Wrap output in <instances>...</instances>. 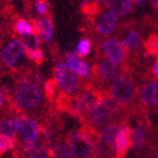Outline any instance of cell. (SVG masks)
<instances>
[{
    "mask_svg": "<svg viewBox=\"0 0 158 158\" xmlns=\"http://www.w3.org/2000/svg\"><path fill=\"white\" fill-rule=\"evenodd\" d=\"M92 1H94V2L100 3V2H108L110 0H92Z\"/></svg>",
    "mask_w": 158,
    "mask_h": 158,
    "instance_id": "obj_34",
    "label": "cell"
},
{
    "mask_svg": "<svg viewBox=\"0 0 158 158\" xmlns=\"http://www.w3.org/2000/svg\"><path fill=\"white\" fill-rule=\"evenodd\" d=\"M13 30L16 33H18L19 35H29V34L35 33L34 32V27L31 22L27 21L24 19H19L17 20L15 26H13Z\"/></svg>",
    "mask_w": 158,
    "mask_h": 158,
    "instance_id": "obj_21",
    "label": "cell"
},
{
    "mask_svg": "<svg viewBox=\"0 0 158 158\" xmlns=\"http://www.w3.org/2000/svg\"><path fill=\"white\" fill-rule=\"evenodd\" d=\"M40 125L32 117L27 115H19L18 117V136H20L21 142L18 144H32L39 140Z\"/></svg>",
    "mask_w": 158,
    "mask_h": 158,
    "instance_id": "obj_7",
    "label": "cell"
},
{
    "mask_svg": "<svg viewBox=\"0 0 158 158\" xmlns=\"http://www.w3.org/2000/svg\"><path fill=\"white\" fill-rule=\"evenodd\" d=\"M101 47L103 53L107 56L108 60L117 65H123L126 60V50L121 42H118L116 39H105L102 41Z\"/></svg>",
    "mask_w": 158,
    "mask_h": 158,
    "instance_id": "obj_11",
    "label": "cell"
},
{
    "mask_svg": "<svg viewBox=\"0 0 158 158\" xmlns=\"http://www.w3.org/2000/svg\"><path fill=\"white\" fill-rule=\"evenodd\" d=\"M34 9H35L38 15L45 17L49 12V5L45 0H37L34 2Z\"/></svg>",
    "mask_w": 158,
    "mask_h": 158,
    "instance_id": "obj_28",
    "label": "cell"
},
{
    "mask_svg": "<svg viewBox=\"0 0 158 158\" xmlns=\"http://www.w3.org/2000/svg\"><path fill=\"white\" fill-rule=\"evenodd\" d=\"M17 148V142L7 135L0 134V158H2L6 153Z\"/></svg>",
    "mask_w": 158,
    "mask_h": 158,
    "instance_id": "obj_23",
    "label": "cell"
},
{
    "mask_svg": "<svg viewBox=\"0 0 158 158\" xmlns=\"http://www.w3.org/2000/svg\"><path fill=\"white\" fill-rule=\"evenodd\" d=\"M137 113L140 116V111ZM154 138L155 135L150 129L149 122L145 116L142 115L137 125L132 129V142L135 153L138 154V156L143 155L153 143Z\"/></svg>",
    "mask_w": 158,
    "mask_h": 158,
    "instance_id": "obj_4",
    "label": "cell"
},
{
    "mask_svg": "<svg viewBox=\"0 0 158 158\" xmlns=\"http://www.w3.org/2000/svg\"><path fill=\"white\" fill-rule=\"evenodd\" d=\"M110 94L122 108L134 110L136 105L137 89L133 79L126 74H119L111 84H110Z\"/></svg>",
    "mask_w": 158,
    "mask_h": 158,
    "instance_id": "obj_3",
    "label": "cell"
},
{
    "mask_svg": "<svg viewBox=\"0 0 158 158\" xmlns=\"http://www.w3.org/2000/svg\"><path fill=\"white\" fill-rule=\"evenodd\" d=\"M116 26H117V16L111 12V11H107L98 21L95 28L101 35L106 37V35H110V34L113 33Z\"/></svg>",
    "mask_w": 158,
    "mask_h": 158,
    "instance_id": "obj_17",
    "label": "cell"
},
{
    "mask_svg": "<svg viewBox=\"0 0 158 158\" xmlns=\"http://www.w3.org/2000/svg\"><path fill=\"white\" fill-rule=\"evenodd\" d=\"M34 32L38 35H41L44 41L50 42L53 35V23L51 17L45 16L42 18H37L33 20Z\"/></svg>",
    "mask_w": 158,
    "mask_h": 158,
    "instance_id": "obj_18",
    "label": "cell"
},
{
    "mask_svg": "<svg viewBox=\"0 0 158 158\" xmlns=\"http://www.w3.org/2000/svg\"><path fill=\"white\" fill-rule=\"evenodd\" d=\"M2 103H3V92H2V89L0 87V107L2 106Z\"/></svg>",
    "mask_w": 158,
    "mask_h": 158,
    "instance_id": "obj_32",
    "label": "cell"
},
{
    "mask_svg": "<svg viewBox=\"0 0 158 158\" xmlns=\"http://www.w3.org/2000/svg\"><path fill=\"white\" fill-rule=\"evenodd\" d=\"M139 100L144 107L158 106V82L150 81L143 85L139 91Z\"/></svg>",
    "mask_w": 158,
    "mask_h": 158,
    "instance_id": "obj_14",
    "label": "cell"
},
{
    "mask_svg": "<svg viewBox=\"0 0 158 158\" xmlns=\"http://www.w3.org/2000/svg\"><path fill=\"white\" fill-rule=\"evenodd\" d=\"M132 147V128L129 125L124 124L116 135L115 145H114V158H125Z\"/></svg>",
    "mask_w": 158,
    "mask_h": 158,
    "instance_id": "obj_10",
    "label": "cell"
},
{
    "mask_svg": "<svg viewBox=\"0 0 158 158\" xmlns=\"http://www.w3.org/2000/svg\"><path fill=\"white\" fill-rule=\"evenodd\" d=\"M66 64L72 71L79 74L80 77L87 80L92 75V69L87 63H85L77 53H66L65 54Z\"/></svg>",
    "mask_w": 158,
    "mask_h": 158,
    "instance_id": "obj_15",
    "label": "cell"
},
{
    "mask_svg": "<svg viewBox=\"0 0 158 158\" xmlns=\"http://www.w3.org/2000/svg\"><path fill=\"white\" fill-rule=\"evenodd\" d=\"M11 158H24V157L22 156V154L20 153L18 149H15L13 150L12 155H11Z\"/></svg>",
    "mask_w": 158,
    "mask_h": 158,
    "instance_id": "obj_30",
    "label": "cell"
},
{
    "mask_svg": "<svg viewBox=\"0 0 158 158\" xmlns=\"http://www.w3.org/2000/svg\"><path fill=\"white\" fill-rule=\"evenodd\" d=\"M21 42L27 48V50H34V49H39L40 45V39L37 33H32L29 35H24L22 37Z\"/></svg>",
    "mask_w": 158,
    "mask_h": 158,
    "instance_id": "obj_24",
    "label": "cell"
},
{
    "mask_svg": "<svg viewBox=\"0 0 158 158\" xmlns=\"http://www.w3.org/2000/svg\"><path fill=\"white\" fill-rule=\"evenodd\" d=\"M42 102L43 95L40 89L29 81L22 82L13 95V106L17 111L30 113V115H33L41 107Z\"/></svg>",
    "mask_w": 158,
    "mask_h": 158,
    "instance_id": "obj_2",
    "label": "cell"
},
{
    "mask_svg": "<svg viewBox=\"0 0 158 158\" xmlns=\"http://www.w3.org/2000/svg\"><path fill=\"white\" fill-rule=\"evenodd\" d=\"M18 117L13 114L0 116V134L7 135L16 142L18 140Z\"/></svg>",
    "mask_w": 158,
    "mask_h": 158,
    "instance_id": "obj_16",
    "label": "cell"
},
{
    "mask_svg": "<svg viewBox=\"0 0 158 158\" xmlns=\"http://www.w3.org/2000/svg\"><path fill=\"white\" fill-rule=\"evenodd\" d=\"M145 158H158V135H155L153 143L150 144L148 149L143 154Z\"/></svg>",
    "mask_w": 158,
    "mask_h": 158,
    "instance_id": "obj_27",
    "label": "cell"
},
{
    "mask_svg": "<svg viewBox=\"0 0 158 158\" xmlns=\"http://www.w3.org/2000/svg\"><path fill=\"white\" fill-rule=\"evenodd\" d=\"M66 138L75 158H94V144L82 128L71 132Z\"/></svg>",
    "mask_w": 158,
    "mask_h": 158,
    "instance_id": "obj_6",
    "label": "cell"
},
{
    "mask_svg": "<svg viewBox=\"0 0 158 158\" xmlns=\"http://www.w3.org/2000/svg\"><path fill=\"white\" fill-rule=\"evenodd\" d=\"M144 48L149 56H154L158 61V34H149V37L144 43Z\"/></svg>",
    "mask_w": 158,
    "mask_h": 158,
    "instance_id": "obj_22",
    "label": "cell"
},
{
    "mask_svg": "<svg viewBox=\"0 0 158 158\" xmlns=\"http://www.w3.org/2000/svg\"><path fill=\"white\" fill-rule=\"evenodd\" d=\"M27 56L34 63L41 64L44 60V53L40 49H34V50H27Z\"/></svg>",
    "mask_w": 158,
    "mask_h": 158,
    "instance_id": "obj_26",
    "label": "cell"
},
{
    "mask_svg": "<svg viewBox=\"0 0 158 158\" xmlns=\"http://www.w3.org/2000/svg\"><path fill=\"white\" fill-rule=\"evenodd\" d=\"M108 11L113 12L117 17H124L132 11V0H110L106 2Z\"/></svg>",
    "mask_w": 158,
    "mask_h": 158,
    "instance_id": "obj_19",
    "label": "cell"
},
{
    "mask_svg": "<svg viewBox=\"0 0 158 158\" xmlns=\"http://www.w3.org/2000/svg\"><path fill=\"white\" fill-rule=\"evenodd\" d=\"M122 44L125 50L131 52H138L139 48L142 47V37L136 30H131L122 40Z\"/></svg>",
    "mask_w": 158,
    "mask_h": 158,
    "instance_id": "obj_20",
    "label": "cell"
},
{
    "mask_svg": "<svg viewBox=\"0 0 158 158\" xmlns=\"http://www.w3.org/2000/svg\"><path fill=\"white\" fill-rule=\"evenodd\" d=\"M115 119H127V114L121 111V106L111 96H102L89 112L84 123L98 131Z\"/></svg>",
    "mask_w": 158,
    "mask_h": 158,
    "instance_id": "obj_1",
    "label": "cell"
},
{
    "mask_svg": "<svg viewBox=\"0 0 158 158\" xmlns=\"http://www.w3.org/2000/svg\"><path fill=\"white\" fill-rule=\"evenodd\" d=\"M152 74L154 75L155 79H158V61H156L152 66Z\"/></svg>",
    "mask_w": 158,
    "mask_h": 158,
    "instance_id": "obj_29",
    "label": "cell"
},
{
    "mask_svg": "<svg viewBox=\"0 0 158 158\" xmlns=\"http://www.w3.org/2000/svg\"><path fill=\"white\" fill-rule=\"evenodd\" d=\"M18 149L24 158H52L51 152L44 142L32 144H18Z\"/></svg>",
    "mask_w": 158,
    "mask_h": 158,
    "instance_id": "obj_12",
    "label": "cell"
},
{
    "mask_svg": "<svg viewBox=\"0 0 158 158\" xmlns=\"http://www.w3.org/2000/svg\"><path fill=\"white\" fill-rule=\"evenodd\" d=\"M153 3H154V6H155V9L158 13V0H153Z\"/></svg>",
    "mask_w": 158,
    "mask_h": 158,
    "instance_id": "obj_33",
    "label": "cell"
},
{
    "mask_svg": "<svg viewBox=\"0 0 158 158\" xmlns=\"http://www.w3.org/2000/svg\"><path fill=\"white\" fill-rule=\"evenodd\" d=\"M54 81L62 92L65 94H74L80 90V80L77 74L69 68L66 62H60L54 71Z\"/></svg>",
    "mask_w": 158,
    "mask_h": 158,
    "instance_id": "obj_5",
    "label": "cell"
},
{
    "mask_svg": "<svg viewBox=\"0 0 158 158\" xmlns=\"http://www.w3.org/2000/svg\"><path fill=\"white\" fill-rule=\"evenodd\" d=\"M127 119H115L106 124L103 128L100 129V135L102 142L107 146V148L111 150V153L114 156V145H115L116 135L118 133L119 128L124 124H126Z\"/></svg>",
    "mask_w": 158,
    "mask_h": 158,
    "instance_id": "obj_13",
    "label": "cell"
},
{
    "mask_svg": "<svg viewBox=\"0 0 158 158\" xmlns=\"http://www.w3.org/2000/svg\"><path fill=\"white\" fill-rule=\"evenodd\" d=\"M132 1H133V3H136V5H138V6H144L146 0H132Z\"/></svg>",
    "mask_w": 158,
    "mask_h": 158,
    "instance_id": "obj_31",
    "label": "cell"
},
{
    "mask_svg": "<svg viewBox=\"0 0 158 158\" xmlns=\"http://www.w3.org/2000/svg\"><path fill=\"white\" fill-rule=\"evenodd\" d=\"M27 56V48L23 43L19 40H13L6 45V48L1 51V59L3 63L9 69H17L20 61L23 56Z\"/></svg>",
    "mask_w": 158,
    "mask_h": 158,
    "instance_id": "obj_8",
    "label": "cell"
},
{
    "mask_svg": "<svg viewBox=\"0 0 158 158\" xmlns=\"http://www.w3.org/2000/svg\"><path fill=\"white\" fill-rule=\"evenodd\" d=\"M121 74L119 65L108 59H102L92 69V75L102 83H112Z\"/></svg>",
    "mask_w": 158,
    "mask_h": 158,
    "instance_id": "obj_9",
    "label": "cell"
},
{
    "mask_svg": "<svg viewBox=\"0 0 158 158\" xmlns=\"http://www.w3.org/2000/svg\"><path fill=\"white\" fill-rule=\"evenodd\" d=\"M91 48H92L91 41L87 38H85V39H82L79 42V44L77 47V50H75V53H77L80 58H84V56L90 54Z\"/></svg>",
    "mask_w": 158,
    "mask_h": 158,
    "instance_id": "obj_25",
    "label": "cell"
}]
</instances>
